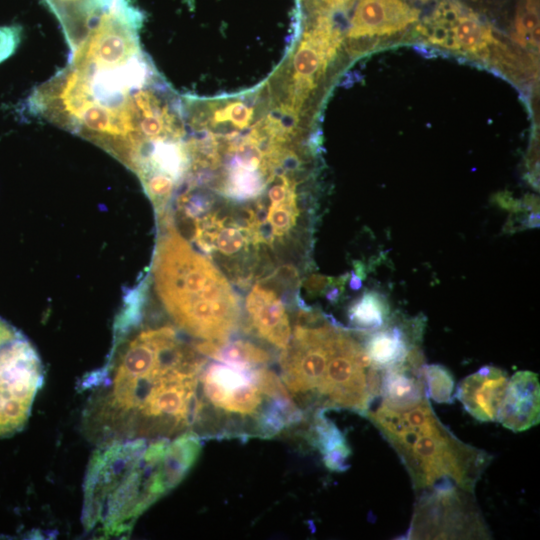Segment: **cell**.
<instances>
[{
  "label": "cell",
  "mask_w": 540,
  "mask_h": 540,
  "mask_svg": "<svg viewBox=\"0 0 540 540\" xmlns=\"http://www.w3.org/2000/svg\"><path fill=\"white\" fill-rule=\"evenodd\" d=\"M172 326L121 329L112 357L89 380L86 431L100 445L148 437L179 418L208 357Z\"/></svg>",
  "instance_id": "6da1fadb"
},
{
  "label": "cell",
  "mask_w": 540,
  "mask_h": 540,
  "mask_svg": "<svg viewBox=\"0 0 540 540\" xmlns=\"http://www.w3.org/2000/svg\"><path fill=\"white\" fill-rule=\"evenodd\" d=\"M201 451L197 433L100 444L84 478L82 520L106 537L128 533L136 520L188 474Z\"/></svg>",
  "instance_id": "7a4b0ae2"
},
{
  "label": "cell",
  "mask_w": 540,
  "mask_h": 540,
  "mask_svg": "<svg viewBox=\"0 0 540 540\" xmlns=\"http://www.w3.org/2000/svg\"><path fill=\"white\" fill-rule=\"evenodd\" d=\"M153 275L159 299L175 325L186 334L221 345L237 330L238 298L221 271L198 253L166 213Z\"/></svg>",
  "instance_id": "3957f363"
},
{
  "label": "cell",
  "mask_w": 540,
  "mask_h": 540,
  "mask_svg": "<svg viewBox=\"0 0 540 540\" xmlns=\"http://www.w3.org/2000/svg\"><path fill=\"white\" fill-rule=\"evenodd\" d=\"M395 450L415 490L451 481L474 493L493 457L464 443L439 420L428 397L405 405L384 402L365 415Z\"/></svg>",
  "instance_id": "277c9868"
},
{
  "label": "cell",
  "mask_w": 540,
  "mask_h": 540,
  "mask_svg": "<svg viewBox=\"0 0 540 540\" xmlns=\"http://www.w3.org/2000/svg\"><path fill=\"white\" fill-rule=\"evenodd\" d=\"M193 431L210 414L224 417L220 438L238 437V424L253 422L254 437L260 423L279 397L290 394L282 380L267 366L253 367L215 360L204 364L198 383Z\"/></svg>",
  "instance_id": "5b68a950"
},
{
  "label": "cell",
  "mask_w": 540,
  "mask_h": 540,
  "mask_svg": "<svg viewBox=\"0 0 540 540\" xmlns=\"http://www.w3.org/2000/svg\"><path fill=\"white\" fill-rule=\"evenodd\" d=\"M415 505L407 539H490L474 493L451 481L424 490Z\"/></svg>",
  "instance_id": "8992f818"
},
{
  "label": "cell",
  "mask_w": 540,
  "mask_h": 540,
  "mask_svg": "<svg viewBox=\"0 0 540 540\" xmlns=\"http://www.w3.org/2000/svg\"><path fill=\"white\" fill-rule=\"evenodd\" d=\"M418 30L434 45L472 55L497 43L490 26L456 0L440 1Z\"/></svg>",
  "instance_id": "52a82bcc"
},
{
  "label": "cell",
  "mask_w": 540,
  "mask_h": 540,
  "mask_svg": "<svg viewBox=\"0 0 540 540\" xmlns=\"http://www.w3.org/2000/svg\"><path fill=\"white\" fill-rule=\"evenodd\" d=\"M419 10L403 0H359L355 6L347 37L392 35L419 19Z\"/></svg>",
  "instance_id": "ba28073f"
},
{
  "label": "cell",
  "mask_w": 540,
  "mask_h": 540,
  "mask_svg": "<svg viewBox=\"0 0 540 540\" xmlns=\"http://www.w3.org/2000/svg\"><path fill=\"white\" fill-rule=\"evenodd\" d=\"M508 381L502 369L484 366L460 382L455 397L472 417L492 422L497 420Z\"/></svg>",
  "instance_id": "9c48e42d"
},
{
  "label": "cell",
  "mask_w": 540,
  "mask_h": 540,
  "mask_svg": "<svg viewBox=\"0 0 540 540\" xmlns=\"http://www.w3.org/2000/svg\"><path fill=\"white\" fill-rule=\"evenodd\" d=\"M424 320L415 318L402 323H386L368 335L364 348L372 363L382 371L403 364L409 352L420 347Z\"/></svg>",
  "instance_id": "30bf717a"
},
{
  "label": "cell",
  "mask_w": 540,
  "mask_h": 540,
  "mask_svg": "<svg viewBox=\"0 0 540 540\" xmlns=\"http://www.w3.org/2000/svg\"><path fill=\"white\" fill-rule=\"evenodd\" d=\"M245 308L254 332L271 345L284 349L291 338L286 307L270 286L256 283L249 291Z\"/></svg>",
  "instance_id": "8fae6325"
},
{
  "label": "cell",
  "mask_w": 540,
  "mask_h": 540,
  "mask_svg": "<svg viewBox=\"0 0 540 540\" xmlns=\"http://www.w3.org/2000/svg\"><path fill=\"white\" fill-rule=\"evenodd\" d=\"M497 420L513 432H523L540 420V385L532 371H518L508 381Z\"/></svg>",
  "instance_id": "7c38bea8"
},
{
  "label": "cell",
  "mask_w": 540,
  "mask_h": 540,
  "mask_svg": "<svg viewBox=\"0 0 540 540\" xmlns=\"http://www.w3.org/2000/svg\"><path fill=\"white\" fill-rule=\"evenodd\" d=\"M312 439L319 449L325 466L336 472H344L349 467L351 449L344 434L325 416V410L315 411L312 424Z\"/></svg>",
  "instance_id": "4fadbf2b"
},
{
  "label": "cell",
  "mask_w": 540,
  "mask_h": 540,
  "mask_svg": "<svg viewBox=\"0 0 540 540\" xmlns=\"http://www.w3.org/2000/svg\"><path fill=\"white\" fill-rule=\"evenodd\" d=\"M348 314L355 328L373 331L387 323L389 306L383 295L367 291L350 306Z\"/></svg>",
  "instance_id": "5bb4252c"
},
{
  "label": "cell",
  "mask_w": 540,
  "mask_h": 540,
  "mask_svg": "<svg viewBox=\"0 0 540 540\" xmlns=\"http://www.w3.org/2000/svg\"><path fill=\"white\" fill-rule=\"evenodd\" d=\"M512 39L524 48H539V0H522L518 5Z\"/></svg>",
  "instance_id": "9a60e30c"
},
{
  "label": "cell",
  "mask_w": 540,
  "mask_h": 540,
  "mask_svg": "<svg viewBox=\"0 0 540 540\" xmlns=\"http://www.w3.org/2000/svg\"><path fill=\"white\" fill-rule=\"evenodd\" d=\"M422 374L428 398L437 403H453L455 381L447 368L442 365L424 364Z\"/></svg>",
  "instance_id": "2e32d148"
},
{
  "label": "cell",
  "mask_w": 540,
  "mask_h": 540,
  "mask_svg": "<svg viewBox=\"0 0 540 540\" xmlns=\"http://www.w3.org/2000/svg\"><path fill=\"white\" fill-rule=\"evenodd\" d=\"M59 20L62 30L67 28L87 0H44Z\"/></svg>",
  "instance_id": "e0dca14e"
},
{
  "label": "cell",
  "mask_w": 540,
  "mask_h": 540,
  "mask_svg": "<svg viewBox=\"0 0 540 540\" xmlns=\"http://www.w3.org/2000/svg\"><path fill=\"white\" fill-rule=\"evenodd\" d=\"M18 335L15 328L0 318V377L11 359L13 342Z\"/></svg>",
  "instance_id": "ac0fdd59"
},
{
  "label": "cell",
  "mask_w": 540,
  "mask_h": 540,
  "mask_svg": "<svg viewBox=\"0 0 540 540\" xmlns=\"http://www.w3.org/2000/svg\"><path fill=\"white\" fill-rule=\"evenodd\" d=\"M21 29L18 26L0 27V63L17 48Z\"/></svg>",
  "instance_id": "d6986e66"
},
{
  "label": "cell",
  "mask_w": 540,
  "mask_h": 540,
  "mask_svg": "<svg viewBox=\"0 0 540 540\" xmlns=\"http://www.w3.org/2000/svg\"><path fill=\"white\" fill-rule=\"evenodd\" d=\"M324 7L330 11H342L346 9L352 0H320Z\"/></svg>",
  "instance_id": "ffe728a7"
},
{
  "label": "cell",
  "mask_w": 540,
  "mask_h": 540,
  "mask_svg": "<svg viewBox=\"0 0 540 540\" xmlns=\"http://www.w3.org/2000/svg\"><path fill=\"white\" fill-rule=\"evenodd\" d=\"M418 1L426 2V1H429V0H418Z\"/></svg>",
  "instance_id": "44dd1931"
}]
</instances>
